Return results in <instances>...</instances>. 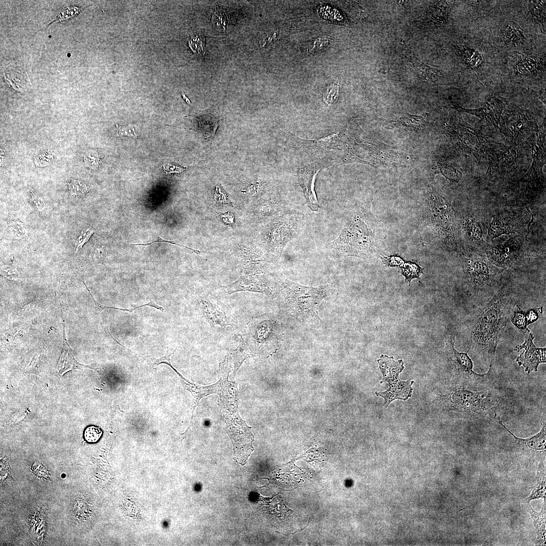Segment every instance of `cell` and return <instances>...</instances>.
<instances>
[{
	"label": "cell",
	"instance_id": "1",
	"mask_svg": "<svg viewBox=\"0 0 546 546\" xmlns=\"http://www.w3.org/2000/svg\"><path fill=\"white\" fill-rule=\"evenodd\" d=\"M514 295L511 284L502 283L491 298L463 323L461 333L468 350L488 362L489 367L510 320Z\"/></svg>",
	"mask_w": 546,
	"mask_h": 546
},
{
	"label": "cell",
	"instance_id": "2",
	"mask_svg": "<svg viewBox=\"0 0 546 546\" xmlns=\"http://www.w3.org/2000/svg\"><path fill=\"white\" fill-rule=\"evenodd\" d=\"M381 230L370 204H357L349 211L339 235L325 246L324 250L334 257L369 259L379 251Z\"/></svg>",
	"mask_w": 546,
	"mask_h": 546
},
{
	"label": "cell",
	"instance_id": "3",
	"mask_svg": "<svg viewBox=\"0 0 546 546\" xmlns=\"http://www.w3.org/2000/svg\"><path fill=\"white\" fill-rule=\"evenodd\" d=\"M230 370L221 371L223 385L219 394L223 419L228 434L234 447V459L244 465L254 450L252 442L254 437L251 427L248 426L238 413L239 395L235 381L228 380Z\"/></svg>",
	"mask_w": 546,
	"mask_h": 546
},
{
	"label": "cell",
	"instance_id": "4",
	"mask_svg": "<svg viewBox=\"0 0 546 546\" xmlns=\"http://www.w3.org/2000/svg\"><path fill=\"white\" fill-rule=\"evenodd\" d=\"M461 263L469 291L474 297L492 295L502 285L501 275L505 269L492 264L485 256L463 255Z\"/></svg>",
	"mask_w": 546,
	"mask_h": 546
},
{
	"label": "cell",
	"instance_id": "5",
	"mask_svg": "<svg viewBox=\"0 0 546 546\" xmlns=\"http://www.w3.org/2000/svg\"><path fill=\"white\" fill-rule=\"evenodd\" d=\"M305 221L302 212L290 210L266 225L263 240L269 259L277 260L280 258L286 245L302 232Z\"/></svg>",
	"mask_w": 546,
	"mask_h": 546
},
{
	"label": "cell",
	"instance_id": "6",
	"mask_svg": "<svg viewBox=\"0 0 546 546\" xmlns=\"http://www.w3.org/2000/svg\"><path fill=\"white\" fill-rule=\"evenodd\" d=\"M280 285L281 293L288 310L306 317L313 316L319 318L317 306L328 295L330 291L329 285L307 287L286 279H280Z\"/></svg>",
	"mask_w": 546,
	"mask_h": 546
},
{
	"label": "cell",
	"instance_id": "7",
	"mask_svg": "<svg viewBox=\"0 0 546 546\" xmlns=\"http://www.w3.org/2000/svg\"><path fill=\"white\" fill-rule=\"evenodd\" d=\"M429 217L439 238L449 248L456 249L453 209L448 201L432 188L428 193Z\"/></svg>",
	"mask_w": 546,
	"mask_h": 546
},
{
	"label": "cell",
	"instance_id": "8",
	"mask_svg": "<svg viewBox=\"0 0 546 546\" xmlns=\"http://www.w3.org/2000/svg\"><path fill=\"white\" fill-rule=\"evenodd\" d=\"M447 397L454 410L475 417L496 415L500 402L497 396L489 392H473L464 389L453 392Z\"/></svg>",
	"mask_w": 546,
	"mask_h": 546
},
{
	"label": "cell",
	"instance_id": "9",
	"mask_svg": "<svg viewBox=\"0 0 546 546\" xmlns=\"http://www.w3.org/2000/svg\"><path fill=\"white\" fill-rule=\"evenodd\" d=\"M456 335H449L446 339L445 352L451 364V367L457 379L467 386L475 387L488 386L492 383L491 375L492 366L489 367L488 373L479 374L473 370V363L466 352H459L455 348Z\"/></svg>",
	"mask_w": 546,
	"mask_h": 546
},
{
	"label": "cell",
	"instance_id": "10",
	"mask_svg": "<svg viewBox=\"0 0 546 546\" xmlns=\"http://www.w3.org/2000/svg\"><path fill=\"white\" fill-rule=\"evenodd\" d=\"M533 216L528 209L506 211L492 216L487 226V238L491 241L504 234L524 233L528 231Z\"/></svg>",
	"mask_w": 546,
	"mask_h": 546
},
{
	"label": "cell",
	"instance_id": "11",
	"mask_svg": "<svg viewBox=\"0 0 546 546\" xmlns=\"http://www.w3.org/2000/svg\"><path fill=\"white\" fill-rule=\"evenodd\" d=\"M523 241L521 235L511 237L503 243L491 246L485 251V257L496 267L505 270L512 267L520 262Z\"/></svg>",
	"mask_w": 546,
	"mask_h": 546
},
{
	"label": "cell",
	"instance_id": "12",
	"mask_svg": "<svg viewBox=\"0 0 546 546\" xmlns=\"http://www.w3.org/2000/svg\"><path fill=\"white\" fill-rule=\"evenodd\" d=\"M329 159L323 158L298 169L297 179L304 195L307 206L314 212L320 208L315 191V181L318 172L326 166Z\"/></svg>",
	"mask_w": 546,
	"mask_h": 546
},
{
	"label": "cell",
	"instance_id": "13",
	"mask_svg": "<svg viewBox=\"0 0 546 546\" xmlns=\"http://www.w3.org/2000/svg\"><path fill=\"white\" fill-rule=\"evenodd\" d=\"M503 120L506 131L515 139L523 138L532 130L533 116L514 104L509 109H505Z\"/></svg>",
	"mask_w": 546,
	"mask_h": 546
},
{
	"label": "cell",
	"instance_id": "14",
	"mask_svg": "<svg viewBox=\"0 0 546 546\" xmlns=\"http://www.w3.org/2000/svg\"><path fill=\"white\" fill-rule=\"evenodd\" d=\"M524 342L517 345L514 350L517 352L523 350L516 361L519 366H522L528 374L537 371L541 363L546 362L545 348L536 347L533 343L534 337L529 330L525 334Z\"/></svg>",
	"mask_w": 546,
	"mask_h": 546
},
{
	"label": "cell",
	"instance_id": "15",
	"mask_svg": "<svg viewBox=\"0 0 546 546\" xmlns=\"http://www.w3.org/2000/svg\"><path fill=\"white\" fill-rule=\"evenodd\" d=\"M545 138L538 136L537 145L532 147L533 162L528 172L522 178L521 196L523 197L537 183H544L542 168L545 163Z\"/></svg>",
	"mask_w": 546,
	"mask_h": 546
},
{
	"label": "cell",
	"instance_id": "16",
	"mask_svg": "<svg viewBox=\"0 0 546 546\" xmlns=\"http://www.w3.org/2000/svg\"><path fill=\"white\" fill-rule=\"evenodd\" d=\"M229 294L238 291H248L260 292L273 298L277 296L276 288L265 277L261 276L245 274L236 282L225 286Z\"/></svg>",
	"mask_w": 546,
	"mask_h": 546
},
{
	"label": "cell",
	"instance_id": "17",
	"mask_svg": "<svg viewBox=\"0 0 546 546\" xmlns=\"http://www.w3.org/2000/svg\"><path fill=\"white\" fill-rule=\"evenodd\" d=\"M506 105V102L501 97L486 96L484 106L481 108L468 109L459 107V109L463 112L474 115L482 120H485L497 128L500 124L501 115Z\"/></svg>",
	"mask_w": 546,
	"mask_h": 546
},
{
	"label": "cell",
	"instance_id": "18",
	"mask_svg": "<svg viewBox=\"0 0 546 546\" xmlns=\"http://www.w3.org/2000/svg\"><path fill=\"white\" fill-rule=\"evenodd\" d=\"M295 144H297L308 154L316 157L324 155L333 150L337 149L342 146L341 138L339 132L334 133L320 139L308 140L293 136Z\"/></svg>",
	"mask_w": 546,
	"mask_h": 546
},
{
	"label": "cell",
	"instance_id": "19",
	"mask_svg": "<svg viewBox=\"0 0 546 546\" xmlns=\"http://www.w3.org/2000/svg\"><path fill=\"white\" fill-rule=\"evenodd\" d=\"M161 363H165L169 366L179 377L181 384L184 388L191 393L194 398L195 405L194 410L198 405L200 400L210 394H220L222 385L223 379L222 378L216 383L211 385L202 386L197 384L184 378L171 365L170 360V356L166 355L161 359Z\"/></svg>",
	"mask_w": 546,
	"mask_h": 546
},
{
	"label": "cell",
	"instance_id": "20",
	"mask_svg": "<svg viewBox=\"0 0 546 546\" xmlns=\"http://www.w3.org/2000/svg\"><path fill=\"white\" fill-rule=\"evenodd\" d=\"M459 225L464 240L471 249L486 248L488 244L484 240L482 226L475 218L467 215L462 216Z\"/></svg>",
	"mask_w": 546,
	"mask_h": 546
},
{
	"label": "cell",
	"instance_id": "21",
	"mask_svg": "<svg viewBox=\"0 0 546 546\" xmlns=\"http://www.w3.org/2000/svg\"><path fill=\"white\" fill-rule=\"evenodd\" d=\"M414 382L413 380L401 381L399 379L388 384L389 387L386 391L376 392V394L384 398L383 405L387 407L393 400L396 399L406 400L410 398L413 392L412 386Z\"/></svg>",
	"mask_w": 546,
	"mask_h": 546
},
{
	"label": "cell",
	"instance_id": "22",
	"mask_svg": "<svg viewBox=\"0 0 546 546\" xmlns=\"http://www.w3.org/2000/svg\"><path fill=\"white\" fill-rule=\"evenodd\" d=\"M198 302L206 320L212 327L216 325L221 326L231 325L223 311L212 299L207 296L200 297Z\"/></svg>",
	"mask_w": 546,
	"mask_h": 546
},
{
	"label": "cell",
	"instance_id": "23",
	"mask_svg": "<svg viewBox=\"0 0 546 546\" xmlns=\"http://www.w3.org/2000/svg\"><path fill=\"white\" fill-rule=\"evenodd\" d=\"M377 361L383 375L380 383L390 384L399 379V375L404 368L402 359L395 361L393 356L382 354Z\"/></svg>",
	"mask_w": 546,
	"mask_h": 546
},
{
	"label": "cell",
	"instance_id": "24",
	"mask_svg": "<svg viewBox=\"0 0 546 546\" xmlns=\"http://www.w3.org/2000/svg\"><path fill=\"white\" fill-rule=\"evenodd\" d=\"M5 77L11 86L19 92H23L30 86L27 72L23 68L13 64L4 68Z\"/></svg>",
	"mask_w": 546,
	"mask_h": 546
},
{
	"label": "cell",
	"instance_id": "25",
	"mask_svg": "<svg viewBox=\"0 0 546 546\" xmlns=\"http://www.w3.org/2000/svg\"><path fill=\"white\" fill-rule=\"evenodd\" d=\"M495 417L496 418L499 424H500L511 435L514 437L515 439V442L516 444L523 446L524 447H527L529 449L535 450H542L545 449L546 430L545 424L543 426L541 430L535 435L531 437L530 438L522 439L516 437L510 431H509V430L508 429L505 427V426L502 423L497 415Z\"/></svg>",
	"mask_w": 546,
	"mask_h": 546
},
{
	"label": "cell",
	"instance_id": "26",
	"mask_svg": "<svg viewBox=\"0 0 546 546\" xmlns=\"http://www.w3.org/2000/svg\"><path fill=\"white\" fill-rule=\"evenodd\" d=\"M540 512H535L529 503H522V506L531 515L536 530L537 538L545 542V500Z\"/></svg>",
	"mask_w": 546,
	"mask_h": 546
},
{
	"label": "cell",
	"instance_id": "27",
	"mask_svg": "<svg viewBox=\"0 0 546 546\" xmlns=\"http://www.w3.org/2000/svg\"><path fill=\"white\" fill-rule=\"evenodd\" d=\"M510 320L514 326L523 334L529 331L528 326L531 324L529 309L523 310L519 305L513 307Z\"/></svg>",
	"mask_w": 546,
	"mask_h": 546
},
{
	"label": "cell",
	"instance_id": "28",
	"mask_svg": "<svg viewBox=\"0 0 546 546\" xmlns=\"http://www.w3.org/2000/svg\"><path fill=\"white\" fill-rule=\"evenodd\" d=\"M504 34L505 43L508 45L518 46L525 39L522 29L514 22H511L506 26Z\"/></svg>",
	"mask_w": 546,
	"mask_h": 546
},
{
	"label": "cell",
	"instance_id": "29",
	"mask_svg": "<svg viewBox=\"0 0 546 546\" xmlns=\"http://www.w3.org/2000/svg\"><path fill=\"white\" fill-rule=\"evenodd\" d=\"M236 337L237 339L239 341V344L236 349L233 352L232 356L235 365L234 375L244 360L250 357L251 354L249 347L242 336L238 335Z\"/></svg>",
	"mask_w": 546,
	"mask_h": 546
},
{
	"label": "cell",
	"instance_id": "30",
	"mask_svg": "<svg viewBox=\"0 0 546 546\" xmlns=\"http://www.w3.org/2000/svg\"><path fill=\"white\" fill-rule=\"evenodd\" d=\"M437 174L443 175L452 182H458L462 177V174L456 167L444 163H437L432 168L433 176Z\"/></svg>",
	"mask_w": 546,
	"mask_h": 546
},
{
	"label": "cell",
	"instance_id": "31",
	"mask_svg": "<svg viewBox=\"0 0 546 546\" xmlns=\"http://www.w3.org/2000/svg\"><path fill=\"white\" fill-rule=\"evenodd\" d=\"M544 467L542 464L538 467L537 484L524 503H529L532 499L538 498H543L545 500V474Z\"/></svg>",
	"mask_w": 546,
	"mask_h": 546
},
{
	"label": "cell",
	"instance_id": "32",
	"mask_svg": "<svg viewBox=\"0 0 546 546\" xmlns=\"http://www.w3.org/2000/svg\"><path fill=\"white\" fill-rule=\"evenodd\" d=\"M460 56L465 63L472 69H476L482 63V55L477 51L463 46L459 49Z\"/></svg>",
	"mask_w": 546,
	"mask_h": 546
},
{
	"label": "cell",
	"instance_id": "33",
	"mask_svg": "<svg viewBox=\"0 0 546 546\" xmlns=\"http://www.w3.org/2000/svg\"><path fill=\"white\" fill-rule=\"evenodd\" d=\"M529 11L533 18L538 22L545 30V1H527Z\"/></svg>",
	"mask_w": 546,
	"mask_h": 546
},
{
	"label": "cell",
	"instance_id": "34",
	"mask_svg": "<svg viewBox=\"0 0 546 546\" xmlns=\"http://www.w3.org/2000/svg\"><path fill=\"white\" fill-rule=\"evenodd\" d=\"M425 115H415L407 114L398 119L395 123L413 129H421L425 122Z\"/></svg>",
	"mask_w": 546,
	"mask_h": 546
},
{
	"label": "cell",
	"instance_id": "35",
	"mask_svg": "<svg viewBox=\"0 0 546 546\" xmlns=\"http://www.w3.org/2000/svg\"><path fill=\"white\" fill-rule=\"evenodd\" d=\"M83 9L84 8L77 6H68L63 8L58 12L51 22L49 23L47 25L44 26V27L42 28L39 31L48 27L53 23L56 22H61L73 18L81 13Z\"/></svg>",
	"mask_w": 546,
	"mask_h": 546
},
{
	"label": "cell",
	"instance_id": "36",
	"mask_svg": "<svg viewBox=\"0 0 546 546\" xmlns=\"http://www.w3.org/2000/svg\"><path fill=\"white\" fill-rule=\"evenodd\" d=\"M400 268L402 275L405 277V282L408 285H410V282L413 279H419V276L423 272V268L421 266L412 262L403 263Z\"/></svg>",
	"mask_w": 546,
	"mask_h": 546
},
{
	"label": "cell",
	"instance_id": "37",
	"mask_svg": "<svg viewBox=\"0 0 546 546\" xmlns=\"http://www.w3.org/2000/svg\"><path fill=\"white\" fill-rule=\"evenodd\" d=\"M7 232L10 236L17 239H25L27 237L26 228L19 220L10 221L7 224Z\"/></svg>",
	"mask_w": 546,
	"mask_h": 546
},
{
	"label": "cell",
	"instance_id": "38",
	"mask_svg": "<svg viewBox=\"0 0 546 546\" xmlns=\"http://www.w3.org/2000/svg\"><path fill=\"white\" fill-rule=\"evenodd\" d=\"M340 90V83L334 81L331 84L323 94V100L328 105L331 106L338 100Z\"/></svg>",
	"mask_w": 546,
	"mask_h": 546
},
{
	"label": "cell",
	"instance_id": "39",
	"mask_svg": "<svg viewBox=\"0 0 546 546\" xmlns=\"http://www.w3.org/2000/svg\"><path fill=\"white\" fill-rule=\"evenodd\" d=\"M87 289L88 290V292L90 293L91 298H92L96 308H98L100 311H101V310H102L103 309H117V310H121V311H128V312H131L135 309H138L139 308H141V307H142L145 306H149L150 307H152L155 308H156L157 309H158V310H160L161 311H164V308L162 306L156 304L154 301H153L152 300L150 301V302H149L148 303H147L146 304H143L142 305H140V306H138L137 307H133V308H117V307H115L107 306L106 305H102V304H100V303H99L98 302H97L94 299V298L93 297L92 295L90 293V291L87 288Z\"/></svg>",
	"mask_w": 546,
	"mask_h": 546
},
{
	"label": "cell",
	"instance_id": "40",
	"mask_svg": "<svg viewBox=\"0 0 546 546\" xmlns=\"http://www.w3.org/2000/svg\"><path fill=\"white\" fill-rule=\"evenodd\" d=\"M68 188L71 195L75 197H82L87 193L86 186L79 180L73 179L70 181Z\"/></svg>",
	"mask_w": 546,
	"mask_h": 546
},
{
	"label": "cell",
	"instance_id": "41",
	"mask_svg": "<svg viewBox=\"0 0 546 546\" xmlns=\"http://www.w3.org/2000/svg\"><path fill=\"white\" fill-rule=\"evenodd\" d=\"M103 432L99 427L90 426L84 432V438L88 443H95L101 437Z\"/></svg>",
	"mask_w": 546,
	"mask_h": 546
},
{
	"label": "cell",
	"instance_id": "42",
	"mask_svg": "<svg viewBox=\"0 0 546 546\" xmlns=\"http://www.w3.org/2000/svg\"><path fill=\"white\" fill-rule=\"evenodd\" d=\"M517 65V71L521 74L527 73V72L532 73L534 71L535 69H536V63L532 59L528 58H525L519 60L518 62Z\"/></svg>",
	"mask_w": 546,
	"mask_h": 546
},
{
	"label": "cell",
	"instance_id": "43",
	"mask_svg": "<svg viewBox=\"0 0 546 546\" xmlns=\"http://www.w3.org/2000/svg\"><path fill=\"white\" fill-rule=\"evenodd\" d=\"M85 165L88 168L95 170L98 168L99 157L96 151L89 150L83 156Z\"/></svg>",
	"mask_w": 546,
	"mask_h": 546
},
{
	"label": "cell",
	"instance_id": "44",
	"mask_svg": "<svg viewBox=\"0 0 546 546\" xmlns=\"http://www.w3.org/2000/svg\"><path fill=\"white\" fill-rule=\"evenodd\" d=\"M94 232L95 230L93 227H89L85 230H83L76 240L74 245V251L75 252L78 251L88 241Z\"/></svg>",
	"mask_w": 546,
	"mask_h": 546
},
{
	"label": "cell",
	"instance_id": "45",
	"mask_svg": "<svg viewBox=\"0 0 546 546\" xmlns=\"http://www.w3.org/2000/svg\"><path fill=\"white\" fill-rule=\"evenodd\" d=\"M170 243V244H171L178 245L179 246H181V247L186 248L187 249H190V250L193 251L194 253H195L197 254H200L201 253V251H200V250L192 249V248L188 247L187 246H186L178 244V243H176L175 242H174V241H168V240H164V239H163L162 238H161V237H158L156 240H155V241H154L153 242H147V243H140V244H132L131 245H132V246H139V245L140 246L141 245V246H147L150 245L151 244H154V243Z\"/></svg>",
	"mask_w": 546,
	"mask_h": 546
},
{
	"label": "cell",
	"instance_id": "46",
	"mask_svg": "<svg viewBox=\"0 0 546 546\" xmlns=\"http://www.w3.org/2000/svg\"><path fill=\"white\" fill-rule=\"evenodd\" d=\"M52 158L53 156L51 152L46 151L36 157L34 160V163L38 166H46L51 162Z\"/></svg>",
	"mask_w": 546,
	"mask_h": 546
},
{
	"label": "cell",
	"instance_id": "47",
	"mask_svg": "<svg viewBox=\"0 0 546 546\" xmlns=\"http://www.w3.org/2000/svg\"><path fill=\"white\" fill-rule=\"evenodd\" d=\"M214 197L216 201L218 203L222 204H231V201L229 199L226 192L221 187H216Z\"/></svg>",
	"mask_w": 546,
	"mask_h": 546
},
{
	"label": "cell",
	"instance_id": "48",
	"mask_svg": "<svg viewBox=\"0 0 546 546\" xmlns=\"http://www.w3.org/2000/svg\"><path fill=\"white\" fill-rule=\"evenodd\" d=\"M1 274L10 280H16L18 278L16 269L11 266L7 265L1 266Z\"/></svg>",
	"mask_w": 546,
	"mask_h": 546
},
{
	"label": "cell",
	"instance_id": "49",
	"mask_svg": "<svg viewBox=\"0 0 546 546\" xmlns=\"http://www.w3.org/2000/svg\"><path fill=\"white\" fill-rule=\"evenodd\" d=\"M119 133L121 135H126L135 139L138 137L135 131V125L131 123L120 126Z\"/></svg>",
	"mask_w": 546,
	"mask_h": 546
},
{
	"label": "cell",
	"instance_id": "50",
	"mask_svg": "<svg viewBox=\"0 0 546 546\" xmlns=\"http://www.w3.org/2000/svg\"><path fill=\"white\" fill-rule=\"evenodd\" d=\"M328 37H321L320 38L316 39L310 44V45H311V46L312 47H310L309 52H315V50L323 49L325 47V46H326L327 44H328Z\"/></svg>",
	"mask_w": 546,
	"mask_h": 546
},
{
	"label": "cell",
	"instance_id": "51",
	"mask_svg": "<svg viewBox=\"0 0 546 546\" xmlns=\"http://www.w3.org/2000/svg\"><path fill=\"white\" fill-rule=\"evenodd\" d=\"M382 261L385 265L389 266H401L403 264V261L400 258L389 256L382 257Z\"/></svg>",
	"mask_w": 546,
	"mask_h": 546
},
{
	"label": "cell",
	"instance_id": "52",
	"mask_svg": "<svg viewBox=\"0 0 546 546\" xmlns=\"http://www.w3.org/2000/svg\"><path fill=\"white\" fill-rule=\"evenodd\" d=\"M31 203L38 211L42 212L45 208V203L43 199L33 193H31Z\"/></svg>",
	"mask_w": 546,
	"mask_h": 546
},
{
	"label": "cell",
	"instance_id": "53",
	"mask_svg": "<svg viewBox=\"0 0 546 546\" xmlns=\"http://www.w3.org/2000/svg\"><path fill=\"white\" fill-rule=\"evenodd\" d=\"M218 214L222 221L225 223L232 226L234 225V215L233 213L228 212L226 213H218Z\"/></svg>",
	"mask_w": 546,
	"mask_h": 546
},
{
	"label": "cell",
	"instance_id": "54",
	"mask_svg": "<svg viewBox=\"0 0 546 546\" xmlns=\"http://www.w3.org/2000/svg\"><path fill=\"white\" fill-rule=\"evenodd\" d=\"M537 96L545 104V88H542L538 92Z\"/></svg>",
	"mask_w": 546,
	"mask_h": 546
},
{
	"label": "cell",
	"instance_id": "55",
	"mask_svg": "<svg viewBox=\"0 0 546 546\" xmlns=\"http://www.w3.org/2000/svg\"><path fill=\"white\" fill-rule=\"evenodd\" d=\"M181 96H182V97L183 98L184 100L186 101V102L187 104H190V105H192L191 102L190 100H189V99L187 97V96L183 92H181Z\"/></svg>",
	"mask_w": 546,
	"mask_h": 546
}]
</instances>
